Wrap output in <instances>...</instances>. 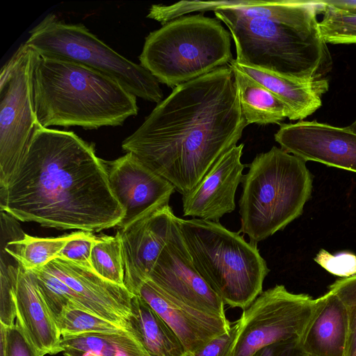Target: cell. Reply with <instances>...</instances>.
<instances>
[{
	"mask_svg": "<svg viewBox=\"0 0 356 356\" xmlns=\"http://www.w3.org/2000/svg\"><path fill=\"white\" fill-rule=\"evenodd\" d=\"M247 125L234 72L222 66L173 88L122 148L183 195L236 145Z\"/></svg>",
	"mask_w": 356,
	"mask_h": 356,
	"instance_id": "obj_1",
	"label": "cell"
},
{
	"mask_svg": "<svg viewBox=\"0 0 356 356\" xmlns=\"http://www.w3.org/2000/svg\"><path fill=\"white\" fill-rule=\"evenodd\" d=\"M0 209L23 222L88 232L117 227L124 216L94 144L73 131L43 127L0 187Z\"/></svg>",
	"mask_w": 356,
	"mask_h": 356,
	"instance_id": "obj_2",
	"label": "cell"
},
{
	"mask_svg": "<svg viewBox=\"0 0 356 356\" xmlns=\"http://www.w3.org/2000/svg\"><path fill=\"white\" fill-rule=\"evenodd\" d=\"M31 86L40 127H117L138 112L136 97L112 78L33 49Z\"/></svg>",
	"mask_w": 356,
	"mask_h": 356,
	"instance_id": "obj_3",
	"label": "cell"
},
{
	"mask_svg": "<svg viewBox=\"0 0 356 356\" xmlns=\"http://www.w3.org/2000/svg\"><path fill=\"white\" fill-rule=\"evenodd\" d=\"M229 30L238 63L301 82L323 79L332 58L319 23L296 27L247 17L234 9L214 11Z\"/></svg>",
	"mask_w": 356,
	"mask_h": 356,
	"instance_id": "obj_4",
	"label": "cell"
},
{
	"mask_svg": "<svg viewBox=\"0 0 356 356\" xmlns=\"http://www.w3.org/2000/svg\"><path fill=\"white\" fill-rule=\"evenodd\" d=\"M242 179L240 232L257 244L302 215L313 178L306 161L273 146L257 154Z\"/></svg>",
	"mask_w": 356,
	"mask_h": 356,
	"instance_id": "obj_5",
	"label": "cell"
},
{
	"mask_svg": "<svg viewBox=\"0 0 356 356\" xmlns=\"http://www.w3.org/2000/svg\"><path fill=\"white\" fill-rule=\"evenodd\" d=\"M176 222L195 268L225 305L250 306L270 272L257 244L219 222L177 217Z\"/></svg>",
	"mask_w": 356,
	"mask_h": 356,
	"instance_id": "obj_6",
	"label": "cell"
},
{
	"mask_svg": "<svg viewBox=\"0 0 356 356\" xmlns=\"http://www.w3.org/2000/svg\"><path fill=\"white\" fill-rule=\"evenodd\" d=\"M231 37L217 18L184 15L149 33L139 60L159 83L175 88L229 64Z\"/></svg>",
	"mask_w": 356,
	"mask_h": 356,
	"instance_id": "obj_7",
	"label": "cell"
},
{
	"mask_svg": "<svg viewBox=\"0 0 356 356\" xmlns=\"http://www.w3.org/2000/svg\"><path fill=\"white\" fill-rule=\"evenodd\" d=\"M25 43L40 54L107 75L136 97L158 104L163 100L159 82L147 70L117 53L81 24H67L49 14L29 31Z\"/></svg>",
	"mask_w": 356,
	"mask_h": 356,
	"instance_id": "obj_8",
	"label": "cell"
},
{
	"mask_svg": "<svg viewBox=\"0 0 356 356\" xmlns=\"http://www.w3.org/2000/svg\"><path fill=\"white\" fill-rule=\"evenodd\" d=\"M318 298L289 291L277 284L262 291L243 309L230 356H252L263 347L282 341H301Z\"/></svg>",
	"mask_w": 356,
	"mask_h": 356,
	"instance_id": "obj_9",
	"label": "cell"
},
{
	"mask_svg": "<svg viewBox=\"0 0 356 356\" xmlns=\"http://www.w3.org/2000/svg\"><path fill=\"white\" fill-rule=\"evenodd\" d=\"M32 49L22 44L0 73V187L19 165L40 127L31 86Z\"/></svg>",
	"mask_w": 356,
	"mask_h": 356,
	"instance_id": "obj_10",
	"label": "cell"
},
{
	"mask_svg": "<svg viewBox=\"0 0 356 356\" xmlns=\"http://www.w3.org/2000/svg\"><path fill=\"white\" fill-rule=\"evenodd\" d=\"M149 280L169 296L201 312L225 318V303L195 268L176 222Z\"/></svg>",
	"mask_w": 356,
	"mask_h": 356,
	"instance_id": "obj_11",
	"label": "cell"
},
{
	"mask_svg": "<svg viewBox=\"0 0 356 356\" xmlns=\"http://www.w3.org/2000/svg\"><path fill=\"white\" fill-rule=\"evenodd\" d=\"M286 152L307 161L356 172V134L316 121L281 124L274 136Z\"/></svg>",
	"mask_w": 356,
	"mask_h": 356,
	"instance_id": "obj_12",
	"label": "cell"
},
{
	"mask_svg": "<svg viewBox=\"0 0 356 356\" xmlns=\"http://www.w3.org/2000/svg\"><path fill=\"white\" fill-rule=\"evenodd\" d=\"M176 218L169 203H165L118 229L122 247L124 286L134 295L149 278L172 235Z\"/></svg>",
	"mask_w": 356,
	"mask_h": 356,
	"instance_id": "obj_13",
	"label": "cell"
},
{
	"mask_svg": "<svg viewBox=\"0 0 356 356\" xmlns=\"http://www.w3.org/2000/svg\"><path fill=\"white\" fill-rule=\"evenodd\" d=\"M110 187L124 210L117 226L124 228L150 211L169 203L174 186L140 162L133 154L104 161Z\"/></svg>",
	"mask_w": 356,
	"mask_h": 356,
	"instance_id": "obj_14",
	"label": "cell"
},
{
	"mask_svg": "<svg viewBox=\"0 0 356 356\" xmlns=\"http://www.w3.org/2000/svg\"><path fill=\"white\" fill-rule=\"evenodd\" d=\"M43 268L73 291L83 310L122 325L130 332L127 320L134 295L125 286L111 282L92 268L60 257L53 259Z\"/></svg>",
	"mask_w": 356,
	"mask_h": 356,
	"instance_id": "obj_15",
	"label": "cell"
},
{
	"mask_svg": "<svg viewBox=\"0 0 356 356\" xmlns=\"http://www.w3.org/2000/svg\"><path fill=\"white\" fill-rule=\"evenodd\" d=\"M244 145H235L211 166L201 181L182 195L183 216L213 222L236 209L235 194L246 166L241 159Z\"/></svg>",
	"mask_w": 356,
	"mask_h": 356,
	"instance_id": "obj_16",
	"label": "cell"
},
{
	"mask_svg": "<svg viewBox=\"0 0 356 356\" xmlns=\"http://www.w3.org/2000/svg\"><path fill=\"white\" fill-rule=\"evenodd\" d=\"M140 296L169 325L189 356L215 337L226 332L228 319L191 307L167 294L147 279L139 286Z\"/></svg>",
	"mask_w": 356,
	"mask_h": 356,
	"instance_id": "obj_17",
	"label": "cell"
},
{
	"mask_svg": "<svg viewBox=\"0 0 356 356\" xmlns=\"http://www.w3.org/2000/svg\"><path fill=\"white\" fill-rule=\"evenodd\" d=\"M14 296L16 321L33 345L44 355L62 352L60 346L62 336L39 290L34 275L19 263L17 267Z\"/></svg>",
	"mask_w": 356,
	"mask_h": 356,
	"instance_id": "obj_18",
	"label": "cell"
},
{
	"mask_svg": "<svg viewBox=\"0 0 356 356\" xmlns=\"http://www.w3.org/2000/svg\"><path fill=\"white\" fill-rule=\"evenodd\" d=\"M346 309L331 291L318 298L316 311L301 339L305 356H348Z\"/></svg>",
	"mask_w": 356,
	"mask_h": 356,
	"instance_id": "obj_19",
	"label": "cell"
},
{
	"mask_svg": "<svg viewBox=\"0 0 356 356\" xmlns=\"http://www.w3.org/2000/svg\"><path fill=\"white\" fill-rule=\"evenodd\" d=\"M228 65L248 75L279 98L289 108L291 120H302L318 110L322 104L321 97L329 88L325 79L301 82L238 63L234 58Z\"/></svg>",
	"mask_w": 356,
	"mask_h": 356,
	"instance_id": "obj_20",
	"label": "cell"
},
{
	"mask_svg": "<svg viewBox=\"0 0 356 356\" xmlns=\"http://www.w3.org/2000/svg\"><path fill=\"white\" fill-rule=\"evenodd\" d=\"M127 323L149 356H189L173 330L138 295L131 299Z\"/></svg>",
	"mask_w": 356,
	"mask_h": 356,
	"instance_id": "obj_21",
	"label": "cell"
},
{
	"mask_svg": "<svg viewBox=\"0 0 356 356\" xmlns=\"http://www.w3.org/2000/svg\"><path fill=\"white\" fill-rule=\"evenodd\" d=\"M233 71L241 111L247 124H280L291 113L287 106L266 87L237 68Z\"/></svg>",
	"mask_w": 356,
	"mask_h": 356,
	"instance_id": "obj_22",
	"label": "cell"
},
{
	"mask_svg": "<svg viewBox=\"0 0 356 356\" xmlns=\"http://www.w3.org/2000/svg\"><path fill=\"white\" fill-rule=\"evenodd\" d=\"M65 356H149L129 332L61 337Z\"/></svg>",
	"mask_w": 356,
	"mask_h": 356,
	"instance_id": "obj_23",
	"label": "cell"
},
{
	"mask_svg": "<svg viewBox=\"0 0 356 356\" xmlns=\"http://www.w3.org/2000/svg\"><path fill=\"white\" fill-rule=\"evenodd\" d=\"M81 231L54 238L29 236L19 240L1 242V254H8L27 270L40 268L58 257L65 245Z\"/></svg>",
	"mask_w": 356,
	"mask_h": 356,
	"instance_id": "obj_24",
	"label": "cell"
},
{
	"mask_svg": "<svg viewBox=\"0 0 356 356\" xmlns=\"http://www.w3.org/2000/svg\"><path fill=\"white\" fill-rule=\"evenodd\" d=\"M92 270L104 279L124 286L122 247L119 233L115 236H99L90 256Z\"/></svg>",
	"mask_w": 356,
	"mask_h": 356,
	"instance_id": "obj_25",
	"label": "cell"
},
{
	"mask_svg": "<svg viewBox=\"0 0 356 356\" xmlns=\"http://www.w3.org/2000/svg\"><path fill=\"white\" fill-rule=\"evenodd\" d=\"M55 321L62 337L88 333L129 332L122 325L111 322L77 307L65 309Z\"/></svg>",
	"mask_w": 356,
	"mask_h": 356,
	"instance_id": "obj_26",
	"label": "cell"
},
{
	"mask_svg": "<svg viewBox=\"0 0 356 356\" xmlns=\"http://www.w3.org/2000/svg\"><path fill=\"white\" fill-rule=\"evenodd\" d=\"M322 3L323 18L319 28L326 43L356 44V10Z\"/></svg>",
	"mask_w": 356,
	"mask_h": 356,
	"instance_id": "obj_27",
	"label": "cell"
},
{
	"mask_svg": "<svg viewBox=\"0 0 356 356\" xmlns=\"http://www.w3.org/2000/svg\"><path fill=\"white\" fill-rule=\"evenodd\" d=\"M18 261H0V324L10 326L17 317L15 287Z\"/></svg>",
	"mask_w": 356,
	"mask_h": 356,
	"instance_id": "obj_28",
	"label": "cell"
},
{
	"mask_svg": "<svg viewBox=\"0 0 356 356\" xmlns=\"http://www.w3.org/2000/svg\"><path fill=\"white\" fill-rule=\"evenodd\" d=\"M329 291L336 295L345 307L349 323L348 356L356 348V274L337 280L329 286Z\"/></svg>",
	"mask_w": 356,
	"mask_h": 356,
	"instance_id": "obj_29",
	"label": "cell"
},
{
	"mask_svg": "<svg viewBox=\"0 0 356 356\" xmlns=\"http://www.w3.org/2000/svg\"><path fill=\"white\" fill-rule=\"evenodd\" d=\"M1 325L0 356H44L30 341L19 323Z\"/></svg>",
	"mask_w": 356,
	"mask_h": 356,
	"instance_id": "obj_30",
	"label": "cell"
},
{
	"mask_svg": "<svg viewBox=\"0 0 356 356\" xmlns=\"http://www.w3.org/2000/svg\"><path fill=\"white\" fill-rule=\"evenodd\" d=\"M97 238L98 236L94 235L92 232L81 231L78 236L65 245L58 257L92 269L90 263L91 251Z\"/></svg>",
	"mask_w": 356,
	"mask_h": 356,
	"instance_id": "obj_31",
	"label": "cell"
},
{
	"mask_svg": "<svg viewBox=\"0 0 356 356\" xmlns=\"http://www.w3.org/2000/svg\"><path fill=\"white\" fill-rule=\"evenodd\" d=\"M314 260L331 274L348 277L356 274V255L344 252L334 255L321 249Z\"/></svg>",
	"mask_w": 356,
	"mask_h": 356,
	"instance_id": "obj_32",
	"label": "cell"
},
{
	"mask_svg": "<svg viewBox=\"0 0 356 356\" xmlns=\"http://www.w3.org/2000/svg\"><path fill=\"white\" fill-rule=\"evenodd\" d=\"M237 331L236 321L228 331L215 337L190 356H230Z\"/></svg>",
	"mask_w": 356,
	"mask_h": 356,
	"instance_id": "obj_33",
	"label": "cell"
},
{
	"mask_svg": "<svg viewBox=\"0 0 356 356\" xmlns=\"http://www.w3.org/2000/svg\"><path fill=\"white\" fill-rule=\"evenodd\" d=\"M252 356H305L301 341L289 340L279 341L257 350Z\"/></svg>",
	"mask_w": 356,
	"mask_h": 356,
	"instance_id": "obj_34",
	"label": "cell"
},
{
	"mask_svg": "<svg viewBox=\"0 0 356 356\" xmlns=\"http://www.w3.org/2000/svg\"><path fill=\"white\" fill-rule=\"evenodd\" d=\"M323 3L344 9L356 10V0H322Z\"/></svg>",
	"mask_w": 356,
	"mask_h": 356,
	"instance_id": "obj_35",
	"label": "cell"
},
{
	"mask_svg": "<svg viewBox=\"0 0 356 356\" xmlns=\"http://www.w3.org/2000/svg\"><path fill=\"white\" fill-rule=\"evenodd\" d=\"M346 128L350 130V131L353 132L356 134V120L353 122L351 124L346 127Z\"/></svg>",
	"mask_w": 356,
	"mask_h": 356,
	"instance_id": "obj_36",
	"label": "cell"
},
{
	"mask_svg": "<svg viewBox=\"0 0 356 356\" xmlns=\"http://www.w3.org/2000/svg\"><path fill=\"white\" fill-rule=\"evenodd\" d=\"M351 356H356V348L354 350V351H353V354L351 355Z\"/></svg>",
	"mask_w": 356,
	"mask_h": 356,
	"instance_id": "obj_37",
	"label": "cell"
}]
</instances>
